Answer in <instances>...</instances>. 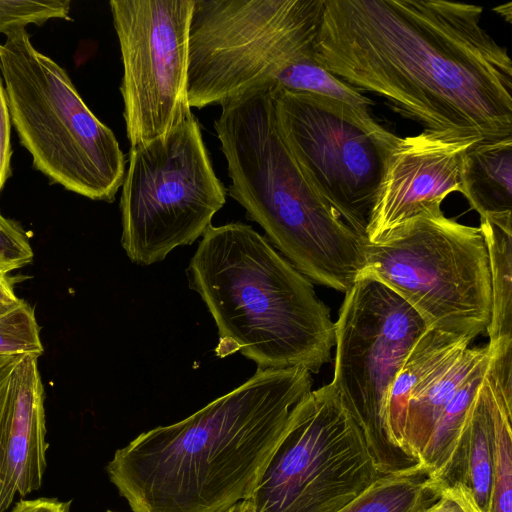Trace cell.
<instances>
[{
    "label": "cell",
    "mask_w": 512,
    "mask_h": 512,
    "mask_svg": "<svg viewBox=\"0 0 512 512\" xmlns=\"http://www.w3.org/2000/svg\"><path fill=\"white\" fill-rule=\"evenodd\" d=\"M482 13L447 0H324L314 57L425 131L512 137V62Z\"/></svg>",
    "instance_id": "6da1fadb"
},
{
    "label": "cell",
    "mask_w": 512,
    "mask_h": 512,
    "mask_svg": "<svg viewBox=\"0 0 512 512\" xmlns=\"http://www.w3.org/2000/svg\"><path fill=\"white\" fill-rule=\"evenodd\" d=\"M2 310V309H1Z\"/></svg>",
    "instance_id": "836d02e7"
},
{
    "label": "cell",
    "mask_w": 512,
    "mask_h": 512,
    "mask_svg": "<svg viewBox=\"0 0 512 512\" xmlns=\"http://www.w3.org/2000/svg\"><path fill=\"white\" fill-rule=\"evenodd\" d=\"M470 344L471 341L466 338L426 329L407 354L393 381L387 400V418L392 438L406 454L408 453L403 447V430L408 400L441 367Z\"/></svg>",
    "instance_id": "e0dca14e"
},
{
    "label": "cell",
    "mask_w": 512,
    "mask_h": 512,
    "mask_svg": "<svg viewBox=\"0 0 512 512\" xmlns=\"http://www.w3.org/2000/svg\"><path fill=\"white\" fill-rule=\"evenodd\" d=\"M488 254L491 314L488 345L512 340V212L480 218Z\"/></svg>",
    "instance_id": "ffe728a7"
},
{
    "label": "cell",
    "mask_w": 512,
    "mask_h": 512,
    "mask_svg": "<svg viewBox=\"0 0 512 512\" xmlns=\"http://www.w3.org/2000/svg\"><path fill=\"white\" fill-rule=\"evenodd\" d=\"M44 347L34 308L25 300L0 310V355L40 357Z\"/></svg>",
    "instance_id": "cb8c5ba5"
},
{
    "label": "cell",
    "mask_w": 512,
    "mask_h": 512,
    "mask_svg": "<svg viewBox=\"0 0 512 512\" xmlns=\"http://www.w3.org/2000/svg\"><path fill=\"white\" fill-rule=\"evenodd\" d=\"M440 496L425 473L384 475L337 512H426Z\"/></svg>",
    "instance_id": "44dd1931"
},
{
    "label": "cell",
    "mask_w": 512,
    "mask_h": 512,
    "mask_svg": "<svg viewBox=\"0 0 512 512\" xmlns=\"http://www.w3.org/2000/svg\"><path fill=\"white\" fill-rule=\"evenodd\" d=\"M218 330L216 356L236 352L257 369L330 361L334 322L311 281L250 225L210 226L186 268Z\"/></svg>",
    "instance_id": "3957f363"
},
{
    "label": "cell",
    "mask_w": 512,
    "mask_h": 512,
    "mask_svg": "<svg viewBox=\"0 0 512 512\" xmlns=\"http://www.w3.org/2000/svg\"><path fill=\"white\" fill-rule=\"evenodd\" d=\"M488 363L489 357L474 369L441 413L420 459L421 468L428 477L436 474L448 459L486 375Z\"/></svg>",
    "instance_id": "7402d4cb"
},
{
    "label": "cell",
    "mask_w": 512,
    "mask_h": 512,
    "mask_svg": "<svg viewBox=\"0 0 512 512\" xmlns=\"http://www.w3.org/2000/svg\"><path fill=\"white\" fill-rule=\"evenodd\" d=\"M324 0H194L188 102L202 109L270 82L314 51Z\"/></svg>",
    "instance_id": "52a82bcc"
},
{
    "label": "cell",
    "mask_w": 512,
    "mask_h": 512,
    "mask_svg": "<svg viewBox=\"0 0 512 512\" xmlns=\"http://www.w3.org/2000/svg\"><path fill=\"white\" fill-rule=\"evenodd\" d=\"M194 0H111L130 147L166 136L192 116L189 29Z\"/></svg>",
    "instance_id": "8fae6325"
},
{
    "label": "cell",
    "mask_w": 512,
    "mask_h": 512,
    "mask_svg": "<svg viewBox=\"0 0 512 512\" xmlns=\"http://www.w3.org/2000/svg\"><path fill=\"white\" fill-rule=\"evenodd\" d=\"M512 406L502 395L494 414V463L489 512H512Z\"/></svg>",
    "instance_id": "603a6c76"
},
{
    "label": "cell",
    "mask_w": 512,
    "mask_h": 512,
    "mask_svg": "<svg viewBox=\"0 0 512 512\" xmlns=\"http://www.w3.org/2000/svg\"><path fill=\"white\" fill-rule=\"evenodd\" d=\"M45 391L38 357L0 366V512L41 488L47 467Z\"/></svg>",
    "instance_id": "5bb4252c"
},
{
    "label": "cell",
    "mask_w": 512,
    "mask_h": 512,
    "mask_svg": "<svg viewBox=\"0 0 512 512\" xmlns=\"http://www.w3.org/2000/svg\"><path fill=\"white\" fill-rule=\"evenodd\" d=\"M282 136L305 177L366 240L388 145L366 130L343 106L274 83Z\"/></svg>",
    "instance_id": "7c38bea8"
},
{
    "label": "cell",
    "mask_w": 512,
    "mask_h": 512,
    "mask_svg": "<svg viewBox=\"0 0 512 512\" xmlns=\"http://www.w3.org/2000/svg\"><path fill=\"white\" fill-rule=\"evenodd\" d=\"M69 0H0V34L43 25L51 19L70 20Z\"/></svg>",
    "instance_id": "d4e9b609"
},
{
    "label": "cell",
    "mask_w": 512,
    "mask_h": 512,
    "mask_svg": "<svg viewBox=\"0 0 512 512\" xmlns=\"http://www.w3.org/2000/svg\"><path fill=\"white\" fill-rule=\"evenodd\" d=\"M225 512H255L253 505L249 499L241 500L230 508H228Z\"/></svg>",
    "instance_id": "4dcf8cb0"
},
{
    "label": "cell",
    "mask_w": 512,
    "mask_h": 512,
    "mask_svg": "<svg viewBox=\"0 0 512 512\" xmlns=\"http://www.w3.org/2000/svg\"><path fill=\"white\" fill-rule=\"evenodd\" d=\"M498 394L485 375L448 459L429 477L441 492L460 497L474 512L490 511Z\"/></svg>",
    "instance_id": "9a60e30c"
},
{
    "label": "cell",
    "mask_w": 512,
    "mask_h": 512,
    "mask_svg": "<svg viewBox=\"0 0 512 512\" xmlns=\"http://www.w3.org/2000/svg\"><path fill=\"white\" fill-rule=\"evenodd\" d=\"M107 512H114V511H111V510H107Z\"/></svg>",
    "instance_id": "d6a6232c"
},
{
    "label": "cell",
    "mask_w": 512,
    "mask_h": 512,
    "mask_svg": "<svg viewBox=\"0 0 512 512\" xmlns=\"http://www.w3.org/2000/svg\"><path fill=\"white\" fill-rule=\"evenodd\" d=\"M426 512H474L460 497L450 492H441L440 498Z\"/></svg>",
    "instance_id": "f1b7e54d"
},
{
    "label": "cell",
    "mask_w": 512,
    "mask_h": 512,
    "mask_svg": "<svg viewBox=\"0 0 512 512\" xmlns=\"http://www.w3.org/2000/svg\"><path fill=\"white\" fill-rule=\"evenodd\" d=\"M359 276L374 278L400 296L427 329L470 340L491 314L488 254L479 227L427 211L377 242L364 243Z\"/></svg>",
    "instance_id": "8992f818"
},
{
    "label": "cell",
    "mask_w": 512,
    "mask_h": 512,
    "mask_svg": "<svg viewBox=\"0 0 512 512\" xmlns=\"http://www.w3.org/2000/svg\"><path fill=\"white\" fill-rule=\"evenodd\" d=\"M488 357L487 345L467 347L441 367L408 400L403 447L409 455L420 462L441 413L461 384Z\"/></svg>",
    "instance_id": "2e32d148"
},
{
    "label": "cell",
    "mask_w": 512,
    "mask_h": 512,
    "mask_svg": "<svg viewBox=\"0 0 512 512\" xmlns=\"http://www.w3.org/2000/svg\"><path fill=\"white\" fill-rule=\"evenodd\" d=\"M120 197L121 245L148 266L191 245L226 201L198 119L192 115L166 136L130 147Z\"/></svg>",
    "instance_id": "ba28073f"
},
{
    "label": "cell",
    "mask_w": 512,
    "mask_h": 512,
    "mask_svg": "<svg viewBox=\"0 0 512 512\" xmlns=\"http://www.w3.org/2000/svg\"><path fill=\"white\" fill-rule=\"evenodd\" d=\"M427 329L400 296L380 281L359 276L345 292L334 322L332 384L359 422L382 475L424 473L394 442L387 400L407 354Z\"/></svg>",
    "instance_id": "9c48e42d"
},
{
    "label": "cell",
    "mask_w": 512,
    "mask_h": 512,
    "mask_svg": "<svg viewBox=\"0 0 512 512\" xmlns=\"http://www.w3.org/2000/svg\"><path fill=\"white\" fill-rule=\"evenodd\" d=\"M11 125L5 86L0 76V193L12 174Z\"/></svg>",
    "instance_id": "4316f807"
},
{
    "label": "cell",
    "mask_w": 512,
    "mask_h": 512,
    "mask_svg": "<svg viewBox=\"0 0 512 512\" xmlns=\"http://www.w3.org/2000/svg\"><path fill=\"white\" fill-rule=\"evenodd\" d=\"M15 280L9 274L0 273V310L20 300L14 291Z\"/></svg>",
    "instance_id": "f546056e"
},
{
    "label": "cell",
    "mask_w": 512,
    "mask_h": 512,
    "mask_svg": "<svg viewBox=\"0 0 512 512\" xmlns=\"http://www.w3.org/2000/svg\"><path fill=\"white\" fill-rule=\"evenodd\" d=\"M14 356H2L0 355V366L6 363L8 360H10Z\"/></svg>",
    "instance_id": "1f68e13d"
},
{
    "label": "cell",
    "mask_w": 512,
    "mask_h": 512,
    "mask_svg": "<svg viewBox=\"0 0 512 512\" xmlns=\"http://www.w3.org/2000/svg\"><path fill=\"white\" fill-rule=\"evenodd\" d=\"M462 191L481 217L512 212V137L478 141L465 152Z\"/></svg>",
    "instance_id": "ac0fdd59"
},
{
    "label": "cell",
    "mask_w": 512,
    "mask_h": 512,
    "mask_svg": "<svg viewBox=\"0 0 512 512\" xmlns=\"http://www.w3.org/2000/svg\"><path fill=\"white\" fill-rule=\"evenodd\" d=\"M303 367L259 370L187 418L139 434L106 471L132 512H225L253 494L312 391Z\"/></svg>",
    "instance_id": "7a4b0ae2"
},
{
    "label": "cell",
    "mask_w": 512,
    "mask_h": 512,
    "mask_svg": "<svg viewBox=\"0 0 512 512\" xmlns=\"http://www.w3.org/2000/svg\"><path fill=\"white\" fill-rule=\"evenodd\" d=\"M34 253L24 228L0 213V273L25 267L33 261Z\"/></svg>",
    "instance_id": "484cf974"
},
{
    "label": "cell",
    "mask_w": 512,
    "mask_h": 512,
    "mask_svg": "<svg viewBox=\"0 0 512 512\" xmlns=\"http://www.w3.org/2000/svg\"><path fill=\"white\" fill-rule=\"evenodd\" d=\"M277 86L322 96L343 106L366 130L393 145L396 136L373 117V101L353 86L323 68L314 57V51L288 63L271 79Z\"/></svg>",
    "instance_id": "d6986e66"
},
{
    "label": "cell",
    "mask_w": 512,
    "mask_h": 512,
    "mask_svg": "<svg viewBox=\"0 0 512 512\" xmlns=\"http://www.w3.org/2000/svg\"><path fill=\"white\" fill-rule=\"evenodd\" d=\"M274 83L220 103L214 128L228 194L310 281L346 292L364 267V243L305 177L280 131Z\"/></svg>",
    "instance_id": "277c9868"
},
{
    "label": "cell",
    "mask_w": 512,
    "mask_h": 512,
    "mask_svg": "<svg viewBox=\"0 0 512 512\" xmlns=\"http://www.w3.org/2000/svg\"><path fill=\"white\" fill-rule=\"evenodd\" d=\"M476 139H457L423 130L398 137L384 157L366 241L377 242L421 214L441 208L462 191V162Z\"/></svg>",
    "instance_id": "4fadbf2b"
},
{
    "label": "cell",
    "mask_w": 512,
    "mask_h": 512,
    "mask_svg": "<svg viewBox=\"0 0 512 512\" xmlns=\"http://www.w3.org/2000/svg\"><path fill=\"white\" fill-rule=\"evenodd\" d=\"M0 73L11 124L33 167L70 192L113 202L124 180L125 155L66 70L38 51L23 28L0 43Z\"/></svg>",
    "instance_id": "5b68a950"
},
{
    "label": "cell",
    "mask_w": 512,
    "mask_h": 512,
    "mask_svg": "<svg viewBox=\"0 0 512 512\" xmlns=\"http://www.w3.org/2000/svg\"><path fill=\"white\" fill-rule=\"evenodd\" d=\"M382 475L332 383L308 393L249 498L255 512H337Z\"/></svg>",
    "instance_id": "30bf717a"
},
{
    "label": "cell",
    "mask_w": 512,
    "mask_h": 512,
    "mask_svg": "<svg viewBox=\"0 0 512 512\" xmlns=\"http://www.w3.org/2000/svg\"><path fill=\"white\" fill-rule=\"evenodd\" d=\"M71 501L56 498L20 499L9 512H70Z\"/></svg>",
    "instance_id": "83f0119b"
}]
</instances>
